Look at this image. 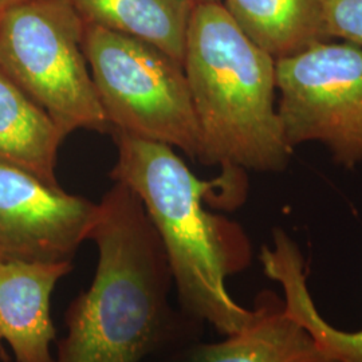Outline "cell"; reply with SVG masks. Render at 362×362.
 Here are the masks:
<instances>
[{
  "label": "cell",
  "instance_id": "2e32d148",
  "mask_svg": "<svg viewBox=\"0 0 362 362\" xmlns=\"http://www.w3.org/2000/svg\"><path fill=\"white\" fill-rule=\"evenodd\" d=\"M7 360H8V357L1 346V339H0V361H7Z\"/></svg>",
  "mask_w": 362,
  "mask_h": 362
},
{
  "label": "cell",
  "instance_id": "8992f818",
  "mask_svg": "<svg viewBox=\"0 0 362 362\" xmlns=\"http://www.w3.org/2000/svg\"><path fill=\"white\" fill-rule=\"evenodd\" d=\"M276 107L290 151L308 141L326 145L338 164L362 161V49L324 42L275 59Z\"/></svg>",
  "mask_w": 362,
  "mask_h": 362
},
{
  "label": "cell",
  "instance_id": "8fae6325",
  "mask_svg": "<svg viewBox=\"0 0 362 362\" xmlns=\"http://www.w3.org/2000/svg\"><path fill=\"white\" fill-rule=\"evenodd\" d=\"M236 25L274 59L330 42L324 0H224Z\"/></svg>",
  "mask_w": 362,
  "mask_h": 362
},
{
  "label": "cell",
  "instance_id": "3957f363",
  "mask_svg": "<svg viewBox=\"0 0 362 362\" xmlns=\"http://www.w3.org/2000/svg\"><path fill=\"white\" fill-rule=\"evenodd\" d=\"M182 66L200 130V163L224 172L285 168L293 151L274 103L275 59L220 0L194 3Z\"/></svg>",
  "mask_w": 362,
  "mask_h": 362
},
{
  "label": "cell",
  "instance_id": "7a4b0ae2",
  "mask_svg": "<svg viewBox=\"0 0 362 362\" xmlns=\"http://www.w3.org/2000/svg\"><path fill=\"white\" fill-rule=\"evenodd\" d=\"M112 134L118 157L110 176L141 200L167 252L180 310L224 336L246 329L257 309L236 303L226 279L250 266V240L238 223L203 206L215 203L218 188L227 209L240 206L246 197L242 170L200 180L168 145L116 130Z\"/></svg>",
  "mask_w": 362,
  "mask_h": 362
},
{
  "label": "cell",
  "instance_id": "30bf717a",
  "mask_svg": "<svg viewBox=\"0 0 362 362\" xmlns=\"http://www.w3.org/2000/svg\"><path fill=\"white\" fill-rule=\"evenodd\" d=\"M65 139L52 117L0 69V165L58 187L55 167Z\"/></svg>",
  "mask_w": 362,
  "mask_h": 362
},
{
  "label": "cell",
  "instance_id": "e0dca14e",
  "mask_svg": "<svg viewBox=\"0 0 362 362\" xmlns=\"http://www.w3.org/2000/svg\"><path fill=\"white\" fill-rule=\"evenodd\" d=\"M194 1H219V0H194Z\"/></svg>",
  "mask_w": 362,
  "mask_h": 362
},
{
  "label": "cell",
  "instance_id": "5b68a950",
  "mask_svg": "<svg viewBox=\"0 0 362 362\" xmlns=\"http://www.w3.org/2000/svg\"><path fill=\"white\" fill-rule=\"evenodd\" d=\"M83 52L112 132L177 148L200 161L184 66L144 40L91 25L85 27Z\"/></svg>",
  "mask_w": 362,
  "mask_h": 362
},
{
  "label": "cell",
  "instance_id": "52a82bcc",
  "mask_svg": "<svg viewBox=\"0 0 362 362\" xmlns=\"http://www.w3.org/2000/svg\"><path fill=\"white\" fill-rule=\"evenodd\" d=\"M95 215L90 200L0 165V260L73 262Z\"/></svg>",
  "mask_w": 362,
  "mask_h": 362
},
{
  "label": "cell",
  "instance_id": "9a60e30c",
  "mask_svg": "<svg viewBox=\"0 0 362 362\" xmlns=\"http://www.w3.org/2000/svg\"><path fill=\"white\" fill-rule=\"evenodd\" d=\"M23 1H28V0H0V11H1V10H6V8H8V7L16 6V4H21V3H23Z\"/></svg>",
  "mask_w": 362,
  "mask_h": 362
},
{
  "label": "cell",
  "instance_id": "277c9868",
  "mask_svg": "<svg viewBox=\"0 0 362 362\" xmlns=\"http://www.w3.org/2000/svg\"><path fill=\"white\" fill-rule=\"evenodd\" d=\"M85 27L69 0H28L0 11V69L66 137L112 132L83 52Z\"/></svg>",
  "mask_w": 362,
  "mask_h": 362
},
{
  "label": "cell",
  "instance_id": "7c38bea8",
  "mask_svg": "<svg viewBox=\"0 0 362 362\" xmlns=\"http://www.w3.org/2000/svg\"><path fill=\"white\" fill-rule=\"evenodd\" d=\"M85 25L140 39L184 64L194 0H69Z\"/></svg>",
  "mask_w": 362,
  "mask_h": 362
},
{
  "label": "cell",
  "instance_id": "6da1fadb",
  "mask_svg": "<svg viewBox=\"0 0 362 362\" xmlns=\"http://www.w3.org/2000/svg\"><path fill=\"white\" fill-rule=\"evenodd\" d=\"M89 239L98 248L95 276L67 309L54 362H143L200 339L204 325L169 302L167 252L125 184L115 181L97 204Z\"/></svg>",
  "mask_w": 362,
  "mask_h": 362
},
{
  "label": "cell",
  "instance_id": "ba28073f",
  "mask_svg": "<svg viewBox=\"0 0 362 362\" xmlns=\"http://www.w3.org/2000/svg\"><path fill=\"white\" fill-rule=\"evenodd\" d=\"M254 306L255 320L239 333L214 344L197 339L158 362H339L286 310L285 299L264 290Z\"/></svg>",
  "mask_w": 362,
  "mask_h": 362
},
{
  "label": "cell",
  "instance_id": "4fadbf2b",
  "mask_svg": "<svg viewBox=\"0 0 362 362\" xmlns=\"http://www.w3.org/2000/svg\"><path fill=\"white\" fill-rule=\"evenodd\" d=\"M286 309L310 333L315 342L339 362H362V329L338 330L317 310L306 284H294L285 293Z\"/></svg>",
  "mask_w": 362,
  "mask_h": 362
},
{
  "label": "cell",
  "instance_id": "5bb4252c",
  "mask_svg": "<svg viewBox=\"0 0 362 362\" xmlns=\"http://www.w3.org/2000/svg\"><path fill=\"white\" fill-rule=\"evenodd\" d=\"M332 38H342L362 49V0H324Z\"/></svg>",
  "mask_w": 362,
  "mask_h": 362
},
{
  "label": "cell",
  "instance_id": "9c48e42d",
  "mask_svg": "<svg viewBox=\"0 0 362 362\" xmlns=\"http://www.w3.org/2000/svg\"><path fill=\"white\" fill-rule=\"evenodd\" d=\"M71 269V262L0 260V339L10 345L16 362H54L50 300Z\"/></svg>",
  "mask_w": 362,
  "mask_h": 362
}]
</instances>
